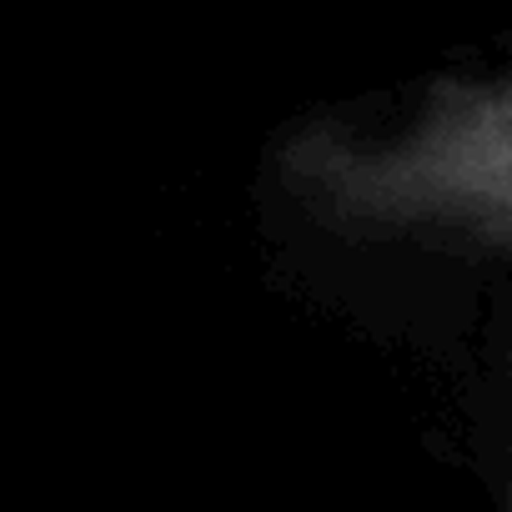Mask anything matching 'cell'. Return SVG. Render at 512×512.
<instances>
[{"label": "cell", "instance_id": "1", "mask_svg": "<svg viewBox=\"0 0 512 512\" xmlns=\"http://www.w3.org/2000/svg\"><path fill=\"white\" fill-rule=\"evenodd\" d=\"M272 166L282 191L342 236L502 256L512 241V81L437 76L397 131L312 116L277 141Z\"/></svg>", "mask_w": 512, "mask_h": 512}]
</instances>
